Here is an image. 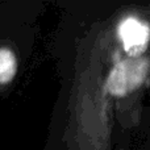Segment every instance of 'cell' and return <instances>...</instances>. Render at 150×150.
Instances as JSON below:
<instances>
[{
  "label": "cell",
  "instance_id": "obj_2",
  "mask_svg": "<svg viewBox=\"0 0 150 150\" xmlns=\"http://www.w3.org/2000/svg\"><path fill=\"white\" fill-rule=\"evenodd\" d=\"M119 36L127 54L130 58H138L148 49L150 29L144 21L128 17L119 25Z\"/></svg>",
  "mask_w": 150,
  "mask_h": 150
},
{
  "label": "cell",
  "instance_id": "obj_1",
  "mask_svg": "<svg viewBox=\"0 0 150 150\" xmlns=\"http://www.w3.org/2000/svg\"><path fill=\"white\" fill-rule=\"evenodd\" d=\"M150 74V62L148 59L121 61L112 67L107 79V90L111 95L121 98L133 92L142 86Z\"/></svg>",
  "mask_w": 150,
  "mask_h": 150
},
{
  "label": "cell",
  "instance_id": "obj_3",
  "mask_svg": "<svg viewBox=\"0 0 150 150\" xmlns=\"http://www.w3.org/2000/svg\"><path fill=\"white\" fill-rule=\"evenodd\" d=\"M17 73V59L8 47H0V83L5 84L13 80Z\"/></svg>",
  "mask_w": 150,
  "mask_h": 150
}]
</instances>
